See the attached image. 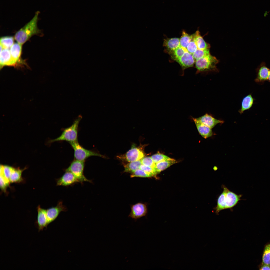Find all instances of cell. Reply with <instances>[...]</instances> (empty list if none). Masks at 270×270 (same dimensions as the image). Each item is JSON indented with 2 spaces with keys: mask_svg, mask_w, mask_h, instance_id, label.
I'll return each instance as SVG.
<instances>
[{
  "mask_svg": "<svg viewBox=\"0 0 270 270\" xmlns=\"http://www.w3.org/2000/svg\"><path fill=\"white\" fill-rule=\"evenodd\" d=\"M222 187L223 191L218 196L216 205L214 208L216 214L224 210L232 209L241 200L242 196V194L238 195L231 191L224 184Z\"/></svg>",
  "mask_w": 270,
  "mask_h": 270,
  "instance_id": "6da1fadb",
  "label": "cell"
},
{
  "mask_svg": "<svg viewBox=\"0 0 270 270\" xmlns=\"http://www.w3.org/2000/svg\"><path fill=\"white\" fill-rule=\"evenodd\" d=\"M38 14L37 12L32 18L16 32L14 38L17 42L22 45L32 36L40 33L37 26Z\"/></svg>",
  "mask_w": 270,
  "mask_h": 270,
  "instance_id": "7a4b0ae2",
  "label": "cell"
},
{
  "mask_svg": "<svg viewBox=\"0 0 270 270\" xmlns=\"http://www.w3.org/2000/svg\"><path fill=\"white\" fill-rule=\"evenodd\" d=\"M82 118L81 116H79L74 121L72 125L64 129L60 136L50 140V142L66 141L70 143L78 141V125Z\"/></svg>",
  "mask_w": 270,
  "mask_h": 270,
  "instance_id": "3957f363",
  "label": "cell"
},
{
  "mask_svg": "<svg viewBox=\"0 0 270 270\" xmlns=\"http://www.w3.org/2000/svg\"><path fill=\"white\" fill-rule=\"evenodd\" d=\"M218 62L219 60L210 54L197 60L195 61L196 73L208 71L218 72L216 65Z\"/></svg>",
  "mask_w": 270,
  "mask_h": 270,
  "instance_id": "277c9868",
  "label": "cell"
},
{
  "mask_svg": "<svg viewBox=\"0 0 270 270\" xmlns=\"http://www.w3.org/2000/svg\"><path fill=\"white\" fill-rule=\"evenodd\" d=\"M69 143L74 150V159L85 161L86 159L92 156L104 157V156L96 152L84 148L79 144L78 141Z\"/></svg>",
  "mask_w": 270,
  "mask_h": 270,
  "instance_id": "5b68a950",
  "label": "cell"
},
{
  "mask_svg": "<svg viewBox=\"0 0 270 270\" xmlns=\"http://www.w3.org/2000/svg\"><path fill=\"white\" fill-rule=\"evenodd\" d=\"M84 161L74 159L65 171L71 172L82 184L86 182H92V181L87 179L84 175Z\"/></svg>",
  "mask_w": 270,
  "mask_h": 270,
  "instance_id": "8992f818",
  "label": "cell"
},
{
  "mask_svg": "<svg viewBox=\"0 0 270 270\" xmlns=\"http://www.w3.org/2000/svg\"><path fill=\"white\" fill-rule=\"evenodd\" d=\"M144 156L142 150L133 144L125 154L118 156V158L129 162L140 160Z\"/></svg>",
  "mask_w": 270,
  "mask_h": 270,
  "instance_id": "52a82bcc",
  "label": "cell"
},
{
  "mask_svg": "<svg viewBox=\"0 0 270 270\" xmlns=\"http://www.w3.org/2000/svg\"><path fill=\"white\" fill-rule=\"evenodd\" d=\"M256 77L254 82L258 84H263L268 80L270 69L266 66V63L262 62L256 69Z\"/></svg>",
  "mask_w": 270,
  "mask_h": 270,
  "instance_id": "ba28073f",
  "label": "cell"
},
{
  "mask_svg": "<svg viewBox=\"0 0 270 270\" xmlns=\"http://www.w3.org/2000/svg\"><path fill=\"white\" fill-rule=\"evenodd\" d=\"M66 210L67 208L62 201L59 202L56 206L46 210L48 225L55 220L61 212L66 211Z\"/></svg>",
  "mask_w": 270,
  "mask_h": 270,
  "instance_id": "9c48e42d",
  "label": "cell"
},
{
  "mask_svg": "<svg viewBox=\"0 0 270 270\" xmlns=\"http://www.w3.org/2000/svg\"><path fill=\"white\" fill-rule=\"evenodd\" d=\"M147 213V208L146 204L141 202L137 203L131 207V212L128 216L137 220L145 216Z\"/></svg>",
  "mask_w": 270,
  "mask_h": 270,
  "instance_id": "30bf717a",
  "label": "cell"
},
{
  "mask_svg": "<svg viewBox=\"0 0 270 270\" xmlns=\"http://www.w3.org/2000/svg\"><path fill=\"white\" fill-rule=\"evenodd\" d=\"M79 182L70 172L65 171L63 175L56 180V186H68Z\"/></svg>",
  "mask_w": 270,
  "mask_h": 270,
  "instance_id": "8fae6325",
  "label": "cell"
},
{
  "mask_svg": "<svg viewBox=\"0 0 270 270\" xmlns=\"http://www.w3.org/2000/svg\"><path fill=\"white\" fill-rule=\"evenodd\" d=\"M37 216L36 224L38 231L43 230L47 228L48 225L46 215V210L38 206L37 208Z\"/></svg>",
  "mask_w": 270,
  "mask_h": 270,
  "instance_id": "7c38bea8",
  "label": "cell"
},
{
  "mask_svg": "<svg viewBox=\"0 0 270 270\" xmlns=\"http://www.w3.org/2000/svg\"><path fill=\"white\" fill-rule=\"evenodd\" d=\"M0 69L4 66H15L17 63L12 58L8 48H3L0 51Z\"/></svg>",
  "mask_w": 270,
  "mask_h": 270,
  "instance_id": "4fadbf2b",
  "label": "cell"
},
{
  "mask_svg": "<svg viewBox=\"0 0 270 270\" xmlns=\"http://www.w3.org/2000/svg\"><path fill=\"white\" fill-rule=\"evenodd\" d=\"M196 119L202 123L212 129L217 124H223L224 122L223 120L217 119L212 115L208 113H206Z\"/></svg>",
  "mask_w": 270,
  "mask_h": 270,
  "instance_id": "5bb4252c",
  "label": "cell"
},
{
  "mask_svg": "<svg viewBox=\"0 0 270 270\" xmlns=\"http://www.w3.org/2000/svg\"><path fill=\"white\" fill-rule=\"evenodd\" d=\"M182 66V69L192 67L195 62L192 55L188 52H185L183 55L176 61Z\"/></svg>",
  "mask_w": 270,
  "mask_h": 270,
  "instance_id": "9a60e30c",
  "label": "cell"
},
{
  "mask_svg": "<svg viewBox=\"0 0 270 270\" xmlns=\"http://www.w3.org/2000/svg\"><path fill=\"white\" fill-rule=\"evenodd\" d=\"M200 134L204 138L206 139L214 134L212 128L202 123L196 118H192Z\"/></svg>",
  "mask_w": 270,
  "mask_h": 270,
  "instance_id": "2e32d148",
  "label": "cell"
},
{
  "mask_svg": "<svg viewBox=\"0 0 270 270\" xmlns=\"http://www.w3.org/2000/svg\"><path fill=\"white\" fill-rule=\"evenodd\" d=\"M163 45L169 54L180 46V39L176 38L165 39L164 40Z\"/></svg>",
  "mask_w": 270,
  "mask_h": 270,
  "instance_id": "e0dca14e",
  "label": "cell"
},
{
  "mask_svg": "<svg viewBox=\"0 0 270 270\" xmlns=\"http://www.w3.org/2000/svg\"><path fill=\"white\" fill-rule=\"evenodd\" d=\"M255 100L251 93L244 97L242 102L241 108L238 111L240 114H242L245 111L250 109L254 104Z\"/></svg>",
  "mask_w": 270,
  "mask_h": 270,
  "instance_id": "ac0fdd59",
  "label": "cell"
},
{
  "mask_svg": "<svg viewBox=\"0 0 270 270\" xmlns=\"http://www.w3.org/2000/svg\"><path fill=\"white\" fill-rule=\"evenodd\" d=\"M177 162L175 160L172 158L170 160H166L162 161L155 164L154 168L156 175L160 173L161 171L164 170L171 165L177 163Z\"/></svg>",
  "mask_w": 270,
  "mask_h": 270,
  "instance_id": "d6986e66",
  "label": "cell"
},
{
  "mask_svg": "<svg viewBox=\"0 0 270 270\" xmlns=\"http://www.w3.org/2000/svg\"><path fill=\"white\" fill-rule=\"evenodd\" d=\"M193 37L198 49H210V45L206 42L201 36L200 32L197 30L193 34Z\"/></svg>",
  "mask_w": 270,
  "mask_h": 270,
  "instance_id": "ffe728a7",
  "label": "cell"
},
{
  "mask_svg": "<svg viewBox=\"0 0 270 270\" xmlns=\"http://www.w3.org/2000/svg\"><path fill=\"white\" fill-rule=\"evenodd\" d=\"M26 168L21 169L20 168L13 167L9 180L10 183H20L22 182L23 180L22 176V173Z\"/></svg>",
  "mask_w": 270,
  "mask_h": 270,
  "instance_id": "44dd1931",
  "label": "cell"
},
{
  "mask_svg": "<svg viewBox=\"0 0 270 270\" xmlns=\"http://www.w3.org/2000/svg\"><path fill=\"white\" fill-rule=\"evenodd\" d=\"M22 45L18 42L15 43L10 48V50L12 56L16 63L20 60L22 50Z\"/></svg>",
  "mask_w": 270,
  "mask_h": 270,
  "instance_id": "7402d4cb",
  "label": "cell"
},
{
  "mask_svg": "<svg viewBox=\"0 0 270 270\" xmlns=\"http://www.w3.org/2000/svg\"><path fill=\"white\" fill-rule=\"evenodd\" d=\"M142 164L141 160H139L134 162H129L124 165V172L132 173L136 170L139 168Z\"/></svg>",
  "mask_w": 270,
  "mask_h": 270,
  "instance_id": "603a6c76",
  "label": "cell"
},
{
  "mask_svg": "<svg viewBox=\"0 0 270 270\" xmlns=\"http://www.w3.org/2000/svg\"><path fill=\"white\" fill-rule=\"evenodd\" d=\"M14 38L11 36H6L0 38V44L3 48H9L14 44Z\"/></svg>",
  "mask_w": 270,
  "mask_h": 270,
  "instance_id": "cb8c5ba5",
  "label": "cell"
},
{
  "mask_svg": "<svg viewBox=\"0 0 270 270\" xmlns=\"http://www.w3.org/2000/svg\"><path fill=\"white\" fill-rule=\"evenodd\" d=\"M192 38V35H190L184 31H183L182 36L180 39V46L186 50L187 46L191 41Z\"/></svg>",
  "mask_w": 270,
  "mask_h": 270,
  "instance_id": "d4e9b609",
  "label": "cell"
},
{
  "mask_svg": "<svg viewBox=\"0 0 270 270\" xmlns=\"http://www.w3.org/2000/svg\"><path fill=\"white\" fill-rule=\"evenodd\" d=\"M186 52H188L186 49L180 46L179 47L169 54L170 55L172 59L176 61L183 55Z\"/></svg>",
  "mask_w": 270,
  "mask_h": 270,
  "instance_id": "484cf974",
  "label": "cell"
},
{
  "mask_svg": "<svg viewBox=\"0 0 270 270\" xmlns=\"http://www.w3.org/2000/svg\"><path fill=\"white\" fill-rule=\"evenodd\" d=\"M262 263L270 265V243L266 244L264 247Z\"/></svg>",
  "mask_w": 270,
  "mask_h": 270,
  "instance_id": "4316f807",
  "label": "cell"
},
{
  "mask_svg": "<svg viewBox=\"0 0 270 270\" xmlns=\"http://www.w3.org/2000/svg\"><path fill=\"white\" fill-rule=\"evenodd\" d=\"M0 187L1 190L4 192H6L7 188L9 186L10 182L2 172H0Z\"/></svg>",
  "mask_w": 270,
  "mask_h": 270,
  "instance_id": "83f0119b",
  "label": "cell"
},
{
  "mask_svg": "<svg viewBox=\"0 0 270 270\" xmlns=\"http://www.w3.org/2000/svg\"><path fill=\"white\" fill-rule=\"evenodd\" d=\"M209 49H198L192 54L195 61L210 54Z\"/></svg>",
  "mask_w": 270,
  "mask_h": 270,
  "instance_id": "f1b7e54d",
  "label": "cell"
},
{
  "mask_svg": "<svg viewBox=\"0 0 270 270\" xmlns=\"http://www.w3.org/2000/svg\"><path fill=\"white\" fill-rule=\"evenodd\" d=\"M154 176L152 174L143 170L139 168L132 173L130 175L131 178L138 177L140 178H150Z\"/></svg>",
  "mask_w": 270,
  "mask_h": 270,
  "instance_id": "f546056e",
  "label": "cell"
},
{
  "mask_svg": "<svg viewBox=\"0 0 270 270\" xmlns=\"http://www.w3.org/2000/svg\"><path fill=\"white\" fill-rule=\"evenodd\" d=\"M13 168L8 165L0 164V172L2 173L9 180Z\"/></svg>",
  "mask_w": 270,
  "mask_h": 270,
  "instance_id": "4dcf8cb0",
  "label": "cell"
},
{
  "mask_svg": "<svg viewBox=\"0 0 270 270\" xmlns=\"http://www.w3.org/2000/svg\"><path fill=\"white\" fill-rule=\"evenodd\" d=\"M151 157L155 164L164 160L172 159L165 155L158 152L152 155Z\"/></svg>",
  "mask_w": 270,
  "mask_h": 270,
  "instance_id": "1f68e13d",
  "label": "cell"
},
{
  "mask_svg": "<svg viewBox=\"0 0 270 270\" xmlns=\"http://www.w3.org/2000/svg\"><path fill=\"white\" fill-rule=\"evenodd\" d=\"M192 35L191 40L187 46L186 50L188 52L192 54L198 48L194 40L193 34H192Z\"/></svg>",
  "mask_w": 270,
  "mask_h": 270,
  "instance_id": "d6a6232c",
  "label": "cell"
},
{
  "mask_svg": "<svg viewBox=\"0 0 270 270\" xmlns=\"http://www.w3.org/2000/svg\"><path fill=\"white\" fill-rule=\"evenodd\" d=\"M140 160L142 164L153 168L154 167L155 164L154 162L151 157H144Z\"/></svg>",
  "mask_w": 270,
  "mask_h": 270,
  "instance_id": "836d02e7",
  "label": "cell"
},
{
  "mask_svg": "<svg viewBox=\"0 0 270 270\" xmlns=\"http://www.w3.org/2000/svg\"><path fill=\"white\" fill-rule=\"evenodd\" d=\"M139 168L150 174L154 176L156 175L155 174L154 168L152 167L141 164Z\"/></svg>",
  "mask_w": 270,
  "mask_h": 270,
  "instance_id": "e575fe53",
  "label": "cell"
},
{
  "mask_svg": "<svg viewBox=\"0 0 270 270\" xmlns=\"http://www.w3.org/2000/svg\"><path fill=\"white\" fill-rule=\"evenodd\" d=\"M259 268L260 270H270V265L262 263L259 266Z\"/></svg>",
  "mask_w": 270,
  "mask_h": 270,
  "instance_id": "d590c367",
  "label": "cell"
},
{
  "mask_svg": "<svg viewBox=\"0 0 270 270\" xmlns=\"http://www.w3.org/2000/svg\"><path fill=\"white\" fill-rule=\"evenodd\" d=\"M268 82H270V73H269V76H268Z\"/></svg>",
  "mask_w": 270,
  "mask_h": 270,
  "instance_id": "8d00e7d4",
  "label": "cell"
}]
</instances>
